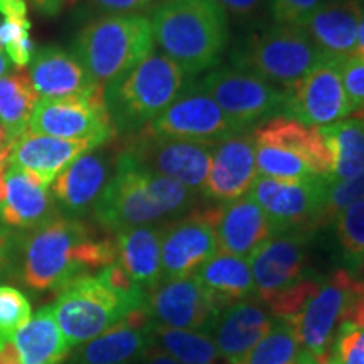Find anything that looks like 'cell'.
<instances>
[{
	"instance_id": "cell-1",
	"label": "cell",
	"mask_w": 364,
	"mask_h": 364,
	"mask_svg": "<svg viewBox=\"0 0 364 364\" xmlns=\"http://www.w3.org/2000/svg\"><path fill=\"white\" fill-rule=\"evenodd\" d=\"M117 260L115 240L78 218L54 216L29 230L21 250V280L36 292L61 290Z\"/></svg>"
},
{
	"instance_id": "cell-2",
	"label": "cell",
	"mask_w": 364,
	"mask_h": 364,
	"mask_svg": "<svg viewBox=\"0 0 364 364\" xmlns=\"http://www.w3.org/2000/svg\"><path fill=\"white\" fill-rule=\"evenodd\" d=\"M196 206V191L169 177L142 169L122 150L115 172L93 208L97 223L107 231L157 225L181 218Z\"/></svg>"
},
{
	"instance_id": "cell-3",
	"label": "cell",
	"mask_w": 364,
	"mask_h": 364,
	"mask_svg": "<svg viewBox=\"0 0 364 364\" xmlns=\"http://www.w3.org/2000/svg\"><path fill=\"white\" fill-rule=\"evenodd\" d=\"M147 294L115 263L73 280L59 290L54 316L71 348L98 338L136 309L145 307Z\"/></svg>"
},
{
	"instance_id": "cell-4",
	"label": "cell",
	"mask_w": 364,
	"mask_h": 364,
	"mask_svg": "<svg viewBox=\"0 0 364 364\" xmlns=\"http://www.w3.org/2000/svg\"><path fill=\"white\" fill-rule=\"evenodd\" d=\"M149 19L154 43L188 76L216 66L230 39L228 16L216 0H166Z\"/></svg>"
},
{
	"instance_id": "cell-5",
	"label": "cell",
	"mask_w": 364,
	"mask_h": 364,
	"mask_svg": "<svg viewBox=\"0 0 364 364\" xmlns=\"http://www.w3.org/2000/svg\"><path fill=\"white\" fill-rule=\"evenodd\" d=\"M189 86V76L166 54L152 53L139 66L105 86V103L117 134L145 129Z\"/></svg>"
},
{
	"instance_id": "cell-6",
	"label": "cell",
	"mask_w": 364,
	"mask_h": 364,
	"mask_svg": "<svg viewBox=\"0 0 364 364\" xmlns=\"http://www.w3.org/2000/svg\"><path fill=\"white\" fill-rule=\"evenodd\" d=\"M258 176L279 181H332L334 159L318 127L277 115L253 130Z\"/></svg>"
},
{
	"instance_id": "cell-7",
	"label": "cell",
	"mask_w": 364,
	"mask_h": 364,
	"mask_svg": "<svg viewBox=\"0 0 364 364\" xmlns=\"http://www.w3.org/2000/svg\"><path fill=\"white\" fill-rule=\"evenodd\" d=\"M150 19L140 14H110L86 24L75 41V56L90 76L107 86L154 53Z\"/></svg>"
},
{
	"instance_id": "cell-8",
	"label": "cell",
	"mask_w": 364,
	"mask_h": 364,
	"mask_svg": "<svg viewBox=\"0 0 364 364\" xmlns=\"http://www.w3.org/2000/svg\"><path fill=\"white\" fill-rule=\"evenodd\" d=\"M290 322L300 349L317 356L329 354L341 327L364 322V279H356L344 268L321 277Z\"/></svg>"
},
{
	"instance_id": "cell-9",
	"label": "cell",
	"mask_w": 364,
	"mask_h": 364,
	"mask_svg": "<svg viewBox=\"0 0 364 364\" xmlns=\"http://www.w3.org/2000/svg\"><path fill=\"white\" fill-rule=\"evenodd\" d=\"M322 56L324 54L302 27L273 24L236 46L231 65L287 91L299 83Z\"/></svg>"
},
{
	"instance_id": "cell-10",
	"label": "cell",
	"mask_w": 364,
	"mask_h": 364,
	"mask_svg": "<svg viewBox=\"0 0 364 364\" xmlns=\"http://www.w3.org/2000/svg\"><path fill=\"white\" fill-rule=\"evenodd\" d=\"M196 86L215 100L243 134L273 117L285 115V91L238 68H218L199 80Z\"/></svg>"
},
{
	"instance_id": "cell-11",
	"label": "cell",
	"mask_w": 364,
	"mask_h": 364,
	"mask_svg": "<svg viewBox=\"0 0 364 364\" xmlns=\"http://www.w3.org/2000/svg\"><path fill=\"white\" fill-rule=\"evenodd\" d=\"M306 233L273 235L248 258L255 282V299L272 309L304 280L316 275L309 260Z\"/></svg>"
},
{
	"instance_id": "cell-12",
	"label": "cell",
	"mask_w": 364,
	"mask_h": 364,
	"mask_svg": "<svg viewBox=\"0 0 364 364\" xmlns=\"http://www.w3.org/2000/svg\"><path fill=\"white\" fill-rule=\"evenodd\" d=\"M326 179L279 181L257 176L250 196L265 213L273 235L317 231L326 198Z\"/></svg>"
},
{
	"instance_id": "cell-13",
	"label": "cell",
	"mask_w": 364,
	"mask_h": 364,
	"mask_svg": "<svg viewBox=\"0 0 364 364\" xmlns=\"http://www.w3.org/2000/svg\"><path fill=\"white\" fill-rule=\"evenodd\" d=\"M213 149L215 142L157 139L136 132L127 140L124 152L142 169L169 177L196 193H201L211 169Z\"/></svg>"
},
{
	"instance_id": "cell-14",
	"label": "cell",
	"mask_w": 364,
	"mask_h": 364,
	"mask_svg": "<svg viewBox=\"0 0 364 364\" xmlns=\"http://www.w3.org/2000/svg\"><path fill=\"white\" fill-rule=\"evenodd\" d=\"M27 130L66 140H90L98 145L115 139L117 129L105 103V91L95 97L39 98Z\"/></svg>"
},
{
	"instance_id": "cell-15",
	"label": "cell",
	"mask_w": 364,
	"mask_h": 364,
	"mask_svg": "<svg viewBox=\"0 0 364 364\" xmlns=\"http://www.w3.org/2000/svg\"><path fill=\"white\" fill-rule=\"evenodd\" d=\"M344 59L322 56L299 83L287 90L285 115L307 127H327L353 115L343 83Z\"/></svg>"
},
{
	"instance_id": "cell-16",
	"label": "cell",
	"mask_w": 364,
	"mask_h": 364,
	"mask_svg": "<svg viewBox=\"0 0 364 364\" xmlns=\"http://www.w3.org/2000/svg\"><path fill=\"white\" fill-rule=\"evenodd\" d=\"M140 132L157 139L215 144L243 134L196 83L189 85L166 112Z\"/></svg>"
},
{
	"instance_id": "cell-17",
	"label": "cell",
	"mask_w": 364,
	"mask_h": 364,
	"mask_svg": "<svg viewBox=\"0 0 364 364\" xmlns=\"http://www.w3.org/2000/svg\"><path fill=\"white\" fill-rule=\"evenodd\" d=\"M218 250L213 206L193 209L188 215L164 223L161 260L162 280L196 275Z\"/></svg>"
},
{
	"instance_id": "cell-18",
	"label": "cell",
	"mask_w": 364,
	"mask_h": 364,
	"mask_svg": "<svg viewBox=\"0 0 364 364\" xmlns=\"http://www.w3.org/2000/svg\"><path fill=\"white\" fill-rule=\"evenodd\" d=\"M145 311L156 326L209 331L220 309L196 277L162 280L147 294Z\"/></svg>"
},
{
	"instance_id": "cell-19",
	"label": "cell",
	"mask_w": 364,
	"mask_h": 364,
	"mask_svg": "<svg viewBox=\"0 0 364 364\" xmlns=\"http://www.w3.org/2000/svg\"><path fill=\"white\" fill-rule=\"evenodd\" d=\"M257 176L252 134L230 136L215 144L211 169L201 193L216 204L233 203L250 194Z\"/></svg>"
},
{
	"instance_id": "cell-20",
	"label": "cell",
	"mask_w": 364,
	"mask_h": 364,
	"mask_svg": "<svg viewBox=\"0 0 364 364\" xmlns=\"http://www.w3.org/2000/svg\"><path fill=\"white\" fill-rule=\"evenodd\" d=\"M277 317L260 300L248 299L228 306L218 314L209 336L226 364H241L250 351L265 338Z\"/></svg>"
},
{
	"instance_id": "cell-21",
	"label": "cell",
	"mask_w": 364,
	"mask_h": 364,
	"mask_svg": "<svg viewBox=\"0 0 364 364\" xmlns=\"http://www.w3.org/2000/svg\"><path fill=\"white\" fill-rule=\"evenodd\" d=\"M97 147L100 145L90 140L56 139L26 130L12 142L7 164L29 174L44 188H51L66 167Z\"/></svg>"
},
{
	"instance_id": "cell-22",
	"label": "cell",
	"mask_w": 364,
	"mask_h": 364,
	"mask_svg": "<svg viewBox=\"0 0 364 364\" xmlns=\"http://www.w3.org/2000/svg\"><path fill=\"white\" fill-rule=\"evenodd\" d=\"M154 346V322L147 311L136 309L98 338L81 344L73 364H132Z\"/></svg>"
},
{
	"instance_id": "cell-23",
	"label": "cell",
	"mask_w": 364,
	"mask_h": 364,
	"mask_svg": "<svg viewBox=\"0 0 364 364\" xmlns=\"http://www.w3.org/2000/svg\"><path fill=\"white\" fill-rule=\"evenodd\" d=\"M29 78L41 98L95 97L105 91L73 53L46 46L34 53Z\"/></svg>"
},
{
	"instance_id": "cell-24",
	"label": "cell",
	"mask_w": 364,
	"mask_h": 364,
	"mask_svg": "<svg viewBox=\"0 0 364 364\" xmlns=\"http://www.w3.org/2000/svg\"><path fill=\"white\" fill-rule=\"evenodd\" d=\"M213 223L218 250L247 260L255 250L273 236L267 215L250 194L233 203L213 206Z\"/></svg>"
},
{
	"instance_id": "cell-25",
	"label": "cell",
	"mask_w": 364,
	"mask_h": 364,
	"mask_svg": "<svg viewBox=\"0 0 364 364\" xmlns=\"http://www.w3.org/2000/svg\"><path fill=\"white\" fill-rule=\"evenodd\" d=\"M112 166L105 154L91 152L76 159L51 184V194L59 206L73 218L93 211L100 196L107 188Z\"/></svg>"
},
{
	"instance_id": "cell-26",
	"label": "cell",
	"mask_w": 364,
	"mask_h": 364,
	"mask_svg": "<svg viewBox=\"0 0 364 364\" xmlns=\"http://www.w3.org/2000/svg\"><path fill=\"white\" fill-rule=\"evenodd\" d=\"M363 17L361 0H327L302 29L324 56L346 59L354 54Z\"/></svg>"
},
{
	"instance_id": "cell-27",
	"label": "cell",
	"mask_w": 364,
	"mask_h": 364,
	"mask_svg": "<svg viewBox=\"0 0 364 364\" xmlns=\"http://www.w3.org/2000/svg\"><path fill=\"white\" fill-rule=\"evenodd\" d=\"M6 189L0 201V225L17 230H34L56 215V201L44 188L17 167H6Z\"/></svg>"
},
{
	"instance_id": "cell-28",
	"label": "cell",
	"mask_w": 364,
	"mask_h": 364,
	"mask_svg": "<svg viewBox=\"0 0 364 364\" xmlns=\"http://www.w3.org/2000/svg\"><path fill=\"white\" fill-rule=\"evenodd\" d=\"M162 226L147 225L118 231L117 265L136 287L149 294L162 282Z\"/></svg>"
},
{
	"instance_id": "cell-29",
	"label": "cell",
	"mask_w": 364,
	"mask_h": 364,
	"mask_svg": "<svg viewBox=\"0 0 364 364\" xmlns=\"http://www.w3.org/2000/svg\"><path fill=\"white\" fill-rule=\"evenodd\" d=\"M194 277L220 312L241 300L255 299V282L247 258L218 252L196 272Z\"/></svg>"
},
{
	"instance_id": "cell-30",
	"label": "cell",
	"mask_w": 364,
	"mask_h": 364,
	"mask_svg": "<svg viewBox=\"0 0 364 364\" xmlns=\"http://www.w3.org/2000/svg\"><path fill=\"white\" fill-rule=\"evenodd\" d=\"M12 343L21 364H59L73 349L59 329L53 306L39 309L12 336Z\"/></svg>"
},
{
	"instance_id": "cell-31",
	"label": "cell",
	"mask_w": 364,
	"mask_h": 364,
	"mask_svg": "<svg viewBox=\"0 0 364 364\" xmlns=\"http://www.w3.org/2000/svg\"><path fill=\"white\" fill-rule=\"evenodd\" d=\"M334 159L332 181L353 179L364 172V112L318 127Z\"/></svg>"
},
{
	"instance_id": "cell-32",
	"label": "cell",
	"mask_w": 364,
	"mask_h": 364,
	"mask_svg": "<svg viewBox=\"0 0 364 364\" xmlns=\"http://www.w3.org/2000/svg\"><path fill=\"white\" fill-rule=\"evenodd\" d=\"M39 98L27 71L17 70L0 78V124L12 142L27 130Z\"/></svg>"
},
{
	"instance_id": "cell-33",
	"label": "cell",
	"mask_w": 364,
	"mask_h": 364,
	"mask_svg": "<svg viewBox=\"0 0 364 364\" xmlns=\"http://www.w3.org/2000/svg\"><path fill=\"white\" fill-rule=\"evenodd\" d=\"M0 46L17 70H26L36 53L26 0H0Z\"/></svg>"
},
{
	"instance_id": "cell-34",
	"label": "cell",
	"mask_w": 364,
	"mask_h": 364,
	"mask_svg": "<svg viewBox=\"0 0 364 364\" xmlns=\"http://www.w3.org/2000/svg\"><path fill=\"white\" fill-rule=\"evenodd\" d=\"M154 343L181 364H218L221 359L208 331L171 329L154 324Z\"/></svg>"
},
{
	"instance_id": "cell-35",
	"label": "cell",
	"mask_w": 364,
	"mask_h": 364,
	"mask_svg": "<svg viewBox=\"0 0 364 364\" xmlns=\"http://www.w3.org/2000/svg\"><path fill=\"white\" fill-rule=\"evenodd\" d=\"M331 226L344 270L359 279L364 275V201L344 209Z\"/></svg>"
},
{
	"instance_id": "cell-36",
	"label": "cell",
	"mask_w": 364,
	"mask_h": 364,
	"mask_svg": "<svg viewBox=\"0 0 364 364\" xmlns=\"http://www.w3.org/2000/svg\"><path fill=\"white\" fill-rule=\"evenodd\" d=\"M300 344L290 322L277 318L265 338L250 351L241 364H294Z\"/></svg>"
},
{
	"instance_id": "cell-37",
	"label": "cell",
	"mask_w": 364,
	"mask_h": 364,
	"mask_svg": "<svg viewBox=\"0 0 364 364\" xmlns=\"http://www.w3.org/2000/svg\"><path fill=\"white\" fill-rule=\"evenodd\" d=\"M364 201V172L353 179L329 181L326 188L324 206L321 209L317 230L331 226L344 209Z\"/></svg>"
},
{
	"instance_id": "cell-38",
	"label": "cell",
	"mask_w": 364,
	"mask_h": 364,
	"mask_svg": "<svg viewBox=\"0 0 364 364\" xmlns=\"http://www.w3.org/2000/svg\"><path fill=\"white\" fill-rule=\"evenodd\" d=\"M31 317L29 299L16 287L0 285V336H14Z\"/></svg>"
},
{
	"instance_id": "cell-39",
	"label": "cell",
	"mask_w": 364,
	"mask_h": 364,
	"mask_svg": "<svg viewBox=\"0 0 364 364\" xmlns=\"http://www.w3.org/2000/svg\"><path fill=\"white\" fill-rule=\"evenodd\" d=\"M331 364H364V322L341 327L329 351Z\"/></svg>"
},
{
	"instance_id": "cell-40",
	"label": "cell",
	"mask_w": 364,
	"mask_h": 364,
	"mask_svg": "<svg viewBox=\"0 0 364 364\" xmlns=\"http://www.w3.org/2000/svg\"><path fill=\"white\" fill-rule=\"evenodd\" d=\"M265 2L277 26L304 27L309 17L327 0H265Z\"/></svg>"
},
{
	"instance_id": "cell-41",
	"label": "cell",
	"mask_w": 364,
	"mask_h": 364,
	"mask_svg": "<svg viewBox=\"0 0 364 364\" xmlns=\"http://www.w3.org/2000/svg\"><path fill=\"white\" fill-rule=\"evenodd\" d=\"M343 83L354 112H364V59L346 58L343 61Z\"/></svg>"
},
{
	"instance_id": "cell-42",
	"label": "cell",
	"mask_w": 364,
	"mask_h": 364,
	"mask_svg": "<svg viewBox=\"0 0 364 364\" xmlns=\"http://www.w3.org/2000/svg\"><path fill=\"white\" fill-rule=\"evenodd\" d=\"M216 2L226 14H231L238 19H248L260 11L265 0H216Z\"/></svg>"
},
{
	"instance_id": "cell-43",
	"label": "cell",
	"mask_w": 364,
	"mask_h": 364,
	"mask_svg": "<svg viewBox=\"0 0 364 364\" xmlns=\"http://www.w3.org/2000/svg\"><path fill=\"white\" fill-rule=\"evenodd\" d=\"M100 11L110 14H135L149 7L154 0H91Z\"/></svg>"
},
{
	"instance_id": "cell-44",
	"label": "cell",
	"mask_w": 364,
	"mask_h": 364,
	"mask_svg": "<svg viewBox=\"0 0 364 364\" xmlns=\"http://www.w3.org/2000/svg\"><path fill=\"white\" fill-rule=\"evenodd\" d=\"M0 364H21L12 336H0Z\"/></svg>"
},
{
	"instance_id": "cell-45",
	"label": "cell",
	"mask_w": 364,
	"mask_h": 364,
	"mask_svg": "<svg viewBox=\"0 0 364 364\" xmlns=\"http://www.w3.org/2000/svg\"><path fill=\"white\" fill-rule=\"evenodd\" d=\"M140 361H142V364H181L174 358H171L169 354L164 353L159 346H156V343L145 353V356Z\"/></svg>"
},
{
	"instance_id": "cell-46",
	"label": "cell",
	"mask_w": 364,
	"mask_h": 364,
	"mask_svg": "<svg viewBox=\"0 0 364 364\" xmlns=\"http://www.w3.org/2000/svg\"><path fill=\"white\" fill-rule=\"evenodd\" d=\"M29 2L33 4L38 12L44 14L48 17H53L63 11L66 0H29Z\"/></svg>"
},
{
	"instance_id": "cell-47",
	"label": "cell",
	"mask_w": 364,
	"mask_h": 364,
	"mask_svg": "<svg viewBox=\"0 0 364 364\" xmlns=\"http://www.w3.org/2000/svg\"><path fill=\"white\" fill-rule=\"evenodd\" d=\"M294 364H331V359H329V354L317 356V354H312L309 351H304V349H300Z\"/></svg>"
},
{
	"instance_id": "cell-48",
	"label": "cell",
	"mask_w": 364,
	"mask_h": 364,
	"mask_svg": "<svg viewBox=\"0 0 364 364\" xmlns=\"http://www.w3.org/2000/svg\"><path fill=\"white\" fill-rule=\"evenodd\" d=\"M9 253V231L6 226L0 225V268L6 263Z\"/></svg>"
},
{
	"instance_id": "cell-49",
	"label": "cell",
	"mask_w": 364,
	"mask_h": 364,
	"mask_svg": "<svg viewBox=\"0 0 364 364\" xmlns=\"http://www.w3.org/2000/svg\"><path fill=\"white\" fill-rule=\"evenodd\" d=\"M354 58L364 59V17L359 24V31H358V39H356V48H354Z\"/></svg>"
},
{
	"instance_id": "cell-50",
	"label": "cell",
	"mask_w": 364,
	"mask_h": 364,
	"mask_svg": "<svg viewBox=\"0 0 364 364\" xmlns=\"http://www.w3.org/2000/svg\"><path fill=\"white\" fill-rule=\"evenodd\" d=\"M12 139L9 136L7 130L4 129V125L0 124V156H7L9 150H11Z\"/></svg>"
},
{
	"instance_id": "cell-51",
	"label": "cell",
	"mask_w": 364,
	"mask_h": 364,
	"mask_svg": "<svg viewBox=\"0 0 364 364\" xmlns=\"http://www.w3.org/2000/svg\"><path fill=\"white\" fill-rule=\"evenodd\" d=\"M7 73H11V61H9L6 51H4V48L0 46V78L6 76Z\"/></svg>"
}]
</instances>
